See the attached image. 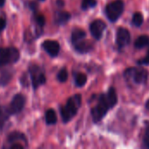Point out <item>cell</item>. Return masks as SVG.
<instances>
[{"mask_svg":"<svg viewBox=\"0 0 149 149\" xmlns=\"http://www.w3.org/2000/svg\"><path fill=\"white\" fill-rule=\"evenodd\" d=\"M35 22L36 24L39 26V27H43L45 25V17L42 15V14H36L35 15Z\"/></svg>","mask_w":149,"mask_h":149,"instance_id":"cb8c5ba5","label":"cell"},{"mask_svg":"<svg viewBox=\"0 0 149 149\" xmlns=\"http://www.w3.org/2000/svg\"><path fill=\"white\" fill-rule=\"evenodd\" d=\"M81 106V96L79 94H75L71 97L65 107H61L60 113L62 120L65 123L70 121L77 113L79 108Z\"/></svg>","mask_w":149,"mask_h":149,"instance_id":"6da1fadb","label":"cell"},{"mask_svg":"<svg viewBox=\"0 0 149 149\" xmlns=\"http://www.w3.org/2000/svg\"><path fill=\"white\" fill-rule=\"evenodd\" d=\"M12 75H13L12 71H10V70L3 71L2 72V74H1V77H0V85L1 86L7 85L10 81V79L12 78Z\"/></svg>","mask_w":149,"mask_h":149,"instance_id":"9a60e30c","label":"cell"},{"mask_svg":"<svg viewBox=\"0 0 149 149\" xmlns=\"http://www.w3.org/2000/svg\"><path fill=\"white\" fill-rule=\"evenodd\" d=\"M139 64L140 65H149V50L148 53H147V55H146V57L143 59H141L139 62Z\"/></svg>","mask_w":149,"mask_h":149,"instance_id":"484cf974","label":"cell"},{"mask_svg":"<svg viewBox=\"0 0 149 149\" xmlns=\"http://www.w3.org/2000/svg\"><path fill=\"white\" fill-rule=\"evenodd\" d=\"M57 3H58V5H59V6H63V5H64L63 0H57Z\"/></svg>","mask_w":149,"mask_h":149,"instance_id":"f1b7e54d","label":"cell"},{"mask_svg":"<svg viewBox=\"0 0 149 149\" xmlns=\"http://www.w3.org/2000/svg\"><path fill=\"white\" fill-rule=\"evenodd\" d=\"M130 32L126 28H119L116 35V43L120 48H123L130 43Z\"/></svg>","mask_w":149,"mask_h":149,"instance_id":"9c48e42d","label":"cell"},{"mask_svg":"<svg viewBox=\"0 0 149 149\" xmlns=\"http://www.w3.org/2000/svg\"><path fill=\"white\" fill-rule=\"evenodd\" d=\"M107 97L112 106V107H113L116 104H117V100H118V98H117V93H116V91L113 87H110L108 92L107 93Z\"/></svg>","mask_w":149,"mask_h":149,"instance_id":"2e32d148","label":"cell"},{"mask_svg":"<svg viewBox=\"0 0 149 149\" xmlns=\"http://www.w3.org/2000/svg\"><path fill=\"white\" fill-rule=\"evenodd\" d=\"M132 23L134 26H141L143 23V16L141 12H135L133 16Z\"/></svg>","mask_w":149,"mask_h":149,"instance_id":"ffe728a7","label":"cell"},{"mask_svg":"<svg viewBox=\"0 0 149 149\" xmlns=\"http://www.w3.org/2000/svg\"><path fill=\"white\" fill-rule=\"evenodd\" d=\"M149 45V37L147 35H142L140 36L134 42V46L137 49H141Z\"/></svg>","mask_w":149,"mask_h":149,"instance_id":"4fadbf2b","label":"cell"},{"mask_svg":"<svg viewBox=\"0 0 149 149\" xmlns=\"http://www.w3.org/2000/svg\"><path fill=\"white\" fill-rule=\"evenodd\" d=\"M29 72L31 75V79L34 89H37L40 85L45 83L46 79L45 73L42 72L41 68L38 67V65H31L29 69Z\"/></svg>","mask_w":149,"mask_h":149,"instance_id":"5b68a950","label":"cell"},{"mask_svg":"<svg viewBox=\"0 0 149 149\" xmlns=\"http://www.w3.org/2000/svg\"><path fill=\"white\" fill-rule=\"evenodd\" d=\"M24 105H25V97L21 93H17L13 97L10 104V107L8 108V111L10 115L17 114L23 110Z\"/></svg>","mask_w":149,"mask_h":149,"instance_id":"8992f818","label":"cell"},{"mask_svg":"<svg viewBox=\"0 0 149 149\" xmlns=\"http://www.w3.org/2000/svg\"><path fill=\"white\" fill-rule=\"evenodd\" d=\"M146 107H147L148 110H149V100L147 101V103H146Z\"/></svg>","mask_w":149,"mask_h":149,"instance_id":"4dcf8cb0","label":"cell"},{"mask_svg":"<svg viewBox=\"0 0 149 149\" xmlns=\"http://www.w3.org/2000/svg\"><path fill=\"white\" fill-rule=\"evenodd\" d=\"M9 115L10 114L8 111V108L6 109L3 107H0V130H2V128L3 127L6 120L9 118Z\"/></svg>","mask_w":149,"mask_h":149,"instance_id":"ac0fdd59","label":"cell"},{"mask_svg":"<svg viewBox=\"0 0 149 149\" xmlns=\"http://www.w3.org/2000/svg\"><path fill=\"white\" fill-rule=\"evenodd\" d=\"M4 3H5V0H0V7L1 6H3Z\"/></svg>","mask_w":149,"mask_h":149,"instance_id":"f546056e","label":"cell"},{"mask_svg":"<svg viewBox=\"0 0 149 149\" xmlns=\"http://www.w3.org/2000/svg\"><path fill=\"white\" fill-rule=\"evenodd\" d=\"M68 79V72L65 68L61 69L58 73V79L60 82H65Z\"/></svg>","mask_w":149,"mask_h":149,"instance_id":"603a6c76","label":"cell"},{"mask_svg":"<svg viewBox=\"0 0 149 149\" xmlns=\"http://www.w3.org/2000/svg\"><path fill=\"white\" fill-rule=\"evenodd\" d=\"M124 10V3L121 0H116L106 7V13L108 17V19L112 22L116 21L123 13Z\"/></svg>","mask_w":149,"mask_h":149,"instance_id":"277c9868","label":"cell"},{"mask_svg":"<svg viewBox=\"0 0 149 149\" xmlns=\"http://www.w3.org/2000/svg\"><path fill=\"white\" fill-rule=\"evenodd\" d=\"M144 143L148 148H149V123L148 124L147 128H146V134H145V137H144Z\"/></svg>","mask_w":149,"mask_h":149,"instance_id":"d4e9b609","label":"cell"},{"mask_svg":"<svg viewBox=\"0 0 149 149\" xmlns=\"http://www.w3.org/2000/svg\"><path fill=\"white\" fill-rule=\"evenodd\" d=\"M74 45V48L77 52H80V53H86V52H88L90 50H92L93 48V44L88 41V40H85V39H82L79 42H77L76 44L73 45Z\"/></svg>","mask_w":149,"mask_h":149,"instance_id":"8fae6325","label":"cell"},{"mask_svg":"<svg viewBox=\"0 0 149 149\" xmlns=\"http://www.w3.org/2000/svg\"><path fill=\"white\" fill-rule=\"evenodd\" d=\"M19 51L15 47L0 48V65H10L19 59Z\"/></svg>","mask_w":149,"mask_h":149,"instance_id":"3957f363","label":"cell"},{"mask_svg":"<svg viewBox=\"0 0 149 149\" xmlns=\"http://www.w3.org/2000/svg\"><path fill=\"white\" fill-rule=\"evenodd\" d=\"M87 81L86 75L84 73H78L75 78V82L78 86H83Z\"/></svg>","mask_w":149,"mask_h":149,"instance_id":"44dd1931","label":"cell"},{"mask_svg":"<svg viewBox=\"0 0 149 149\" xmlns=\"http://www.w3.org/2000/svg\"><path fill=\"white\" fill-rule=\"evenodd\" d=\"M6 26V21L3 18H0V31H3Z\"/></svg>","mask_w":149,"mask_h":149,"instance_id":"4316f807","label":"cell"},{"mask_svg":"<svg viewBox=\"0 0 149 149\" xmlns=\"http://www.w3.org/2000/svg\"><path fill=\"white\" fill-rule=\"evenodd\" d=\"M106 27H107L106 23L100 19H96L93 22H92L90 25V31L93 37L95 38L96 39H100Z\"/></svg>","mask_w":149,"mask_h":149,"instance_id":"ba28073f","label":"cell"},{"mask_svg":"<svg viewBox=\"0 0 149 149\" xmlns=\"http://www.w3.org/2000/svg\"><path fill=\"white\" fill-rule=\"evenodd\" d=\"M41 1H44V0H41Z\"/></svg>","mask_w":149,"mask_h":149,"instance_id":"1f68e13d","label":"cell"},{"mask_svg":"<svg viewBox=\"0 0 149 149\" xmlns=\"http://www.w3.org/2000/svg\"><path fill=\"white\" fill-rule=\"evenodd\" d=\"M110 108H112V106L107 97V94H101L100 96L98 104L95 106V107L92 109L93 120L95 123L100 121L105 117Z\"/></svg>","mask_w":149,"mask_h":149,"instance_id":"7a4b0ae2","label":"cell"},{"mask_svg":"<svg viewBox=\"0 0 149 149\" xmlns=\"http://www.w3.org/2000/svg\"><path fill=\"white\" fill-rule=\"evenodd\" d=\"M42 46L45 50V52L52 57H56L60 50L59 44L55 40H45L43 43Z\"/></svg>","mask_w":149,"mask_h":149,"instance_id":"30bf717a","label":"cell"},{"mask_svg":"<svg viewBox=\"0 0 149 149\" xmlns=\"http://www.w3.org/2000/svg\"><path fill=\"white\" fill-rule=\"evenodd\" d=\"M10 148L11 149H15V148L23 149L24 148V147H23L22 145H20V144H13V145H11V146H10Z\"/></svg>","mask_w":149,"mask_h":149,"instance_id":"83f0119b","label":"cell"},{"mask_svg":"<svg viewBox=\"0 0 149 149\" xmlns=\"http://www.w3.org/2000/svg\"><path fill=\"white\" fill-rule=\"evenodd\" d=\"M71 18V14L67 11H57L55 14V21L58 24H65Z\"/></svg>","mask_w":149,"mask_h":149,"instance_id":"7c38bea8","label":"cell"},{"mask_svg":"<svg viewBox=\"0 0 149 149\" xmlns=\"http://www.w3.org/2000/svg\"><path fill=\"white\" fill-rule=\"evenodd\" d=\"M126 74L133 76L134 81L137 84H144L148 79V72L143 68H132L126 72Z\"/></svg>","mask_w":149,"mask_h":149,"instance_id":"52a82bcc","label":"cell"},{"mask_svg":"<svg viewBox=\"0 0 149 149\" xmlns=\"http://www.w3.org/2000/svg\"><path fill=\"white\" fill-rule=\"evenodd\" d=\"M96 3H97L96 0H82L81 8L84 10H88L89 8H93L96 6Z\"/></svg>","mask_w":149,"mask_h":149,"instance_id":"7402d4cb","label":"cell"},{"mask_svg":"<svg viewBox=\"0 0 149 149\" xmlns=\"http://www.w3.org/2000/svg\"><path fill=\"white\" fill-rule=\"evenodd\" d=\"M27 141L25 136L19 132H13L11 134H10L9 137H8V142H14L15 141Z\"/></svg>","mask_w":149,"mask_h":149,"instance_id":"d6986e66","label":"cell"},{"mask_svg":"<svg viewBox=\"0 0 149 149\" xmlns=\"http://www.w3.org/2000/svg\"><path fill=\"white\" fill-rule=\"evenodd\" d=\"M45 121L48 125H54L57 122V115L54 110L49 109L45 113Z\"/></svg>","mask_w":149,"mask_h":149,"instance_id":"e0dca14e","label":"cell"},{"mask_svg":"<svg viewBox=\"0 0 149 149\" xmlns=\"http://www.w3.org/2000/svg\"><path fill=\"white\" fill-rule=\"evenodd\" d=\"M86 37V32L83 31V30H80V29H76L72 31V44H76L77 42L84 39Z\"/></svg>","mask_w":149,"mask_h":149,"instance_id":"5bb4252c","label":"cell"}]
</instances>
